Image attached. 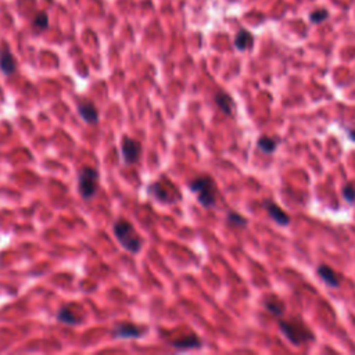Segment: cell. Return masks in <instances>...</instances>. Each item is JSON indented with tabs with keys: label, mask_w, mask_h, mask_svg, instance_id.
Returning <instances> with one entry per match:
<instances>
[{
	"label": "cell",
	"mask_w": 355,
	"mask_h": 355,
	"mask_svg": "<svg viewBox=\"0 0 355 355\" xmlns=\"http://www.w3.org/2000/svg\"><path fill=\"white\" fill-rule=\"evenodd\" d=\"M113 230L115 239L118 240V243L126 251L132 252V254H138L142 250L143 240H142V237L139 236L138 232L135 230V228H133V225L130 224L129 221L122 219V218L118 219V221H115Z\"/></svg>",
	"instance_id": "cell-1"
},
{
	"label": "cell",
	"mask_w": 355,
	"mask_h": 355,
	"mask_svg": "<svg viewBox=\"0 0 355 355\" xmlns=\"http://www.w3.org/2000/svg\"><path fill=\"white\" fill-rule=\"evenodd\" d=\"M189 189L197 194L199 203L204 208H212L217 203V186L211 176L203 175L189 183Z\"/></svg>",
	"instance_id": "cell-2"
},
{
	"label": "cell",
	"mask_w": 355,
	"mask_h": 355,
	"mask_svg": "<svg viewBox=\"0 0 355 355\" xmlns=\"http://www.w3.org/2000/svg\"><path fill=\"white\" fill-rule=\"evenodd\" d=\"M279 328L282 330V333L289 338V341L294 346H300L315 338L312 330L298 319L279 321Z\"/></svg>",
	"instance_id": "cell-3"
},
{
	"label": "cell",
	"mask_w": 355,
	"mask_h": 355,
	"mask_svg": "<svg viewBox=\"0 0 355 355\" xmlns=\"http://www.w3.org/2000/svg\"><path fill=\"white\" fill-rule=\"evenodd\" d=\"M97 185H99V172L95 168L84 167L79 169L78 189L82 199L86 201L92 199L97 191Z\"/></svg>",
	"instance_id": "cell-4"
},
{
	"label": "cell",
	"mask_w": 355,
	"mask_h": 355,
	"mask_svg": "<svg viewBox=\"0 0 355 355\" xmlns=\"http://www.w3.org/2000/svg\"><path fill=\"white\" fill-rule=\"evenodd\" d=\"M122 158L126 165L136 164L142 154V145L132 138H124L122 140Z\"/></svg>",
	"instance_id": "cell-5"
},
{
	"label": "cell",
	"mask_w": 355,
	"mask_h": 355,
	"mask_svg": "<svg viewBox=\"0 0 355 355\" xmlns=\"http://www.w3.org/2000/svg\"><path fill=\"white\" fill-rule=\"evenodd\" d=\"M145 334V330L139 326H135L132 323L124 322V323H118L113 330V336L115 338H121V340H130V338H139Z\"/></svg>",
	"instance_id": "cell-6"
},
{
	"label": "cell",
	"mask_w": 355,
	"mask_h": 355,
	"mask_svg": "<svg viewBox=\"0 0 355 355\" xmlns=\"http://www.w3.org/2000/svg\"><path fill=\"white\" fill-rule=\"evenodd\" d=\"M78 113L81 118L87 124L93 125L99 122V111L96 108V105L89 100H81L78 103Z\"/></svg>",
	"instance_id": "cell-7"
},
{
	"label": "cell",
	"mask_w": 355,
	"mask_h": 355,
	"mask_svg": "<svg viewBox=\"0 0 355 355\" xmlns=\"http://www.w3.org/2000/svg\"><path fill=\"white\" fill-rule=\"evenodd\" d=\"M0 69L4 75H13L17 69V63L7 46H3L0 50Z\"/></svg>",
	"instance_id": "cell-8"
},
{
	"label": "cell",
	"mask_w": 355,
	"mask_h": 355,
	"mask_svg": "<svg viewBox=\"0 0 355 355\" xmlns=\"http://www.w3.org/2000/svg\"><path fill=\"white\" fill-rule=\"evenodd\" d=\"M165 181H160V182L153 183L148 186V194L151 197H154L157 201H175L173 200V196L169 193V189H167L164 186Z\"/></svg>",
	"instance_id": "cell-9"
},
{
	"label": "cell",
	"mask_w": 355,
	"mask_h": 355,
	"mask_svg": "<svg viewBox=\"0 0 355 355\" xmlns=\"http://www.w3.org/2000/svg\"><path fill=\"white\" fill-rule=\"evenodd\" d=\"M265 208H267V212L269 214V217L272 218L276 224H279V225L282 226H287L290 224V217L282 211V208L277 207L275 203L267 201V203H265Z\"/></svg>",
	"instance_id": "cell-10"
},
{
	"label": "cell",
	"mask_w": 355,
	"mask_h": 355,
	"mask_svg": "<svg viewBox=\"0 0 355 355\" xmlns=\"http://www.w3.org/2000/svg\"><path fill=\"white\" fill-rule=\"evenodd\" d=\"M318 275L322 280L330 287H338L341 285V277L333 269L328 265H319L318 267Z\"/></svg>",
	"instance_id": "cell-11"
},
{
	"label": "cell",
	"mask_w": 355,
	"mask_h": 355,
	"mask_svg": "<svg viewBox=\"0 0 355 355\" xmlns=\"http://www.w3.org/2000/svg\"><path fill=\"white\" fill-rule=\"evenodd\" d=\"M201 340H200L196 334H189L186 337L179 338V340H173L171 346L176 350H191V348H200L201 347Z\"/></svg>",
	"instance_id": "cell-12"
},
{
	"label": "cell",
	"mask_w": 355,
	"mask_h": 355,
	"mask_svg": "<svg viewBox=\"0 0 355 355\" xmlns=\"http://www.w3.org/2000/svg\"><path fill=\"white\" fill-rule=\"evenodd\" d=\"M214 100H215V104L219 107V110L222 113H225L226 115H232L233 114L234 103L230 96L226 95L224 92H218L215 97H214Z\"/></svg>",
	"instance_id": "cell-13"
},
{
	"label": "cell",
	"mask_w": 355,
	"mask_h": 355,
	"mask_svg": "<svg viewBox=\"0 0 355 355\" xmlns=\"http://www.w3.org/2000/svg\"><path fill=\"white\" fill-rule=\"evenodd\" d=\"M252 43H254V38H252V35L249 31L242 29L239 34L236 35V39H234L236 49H239V50H247V49L251 47Z\"/></svg>",
	"instance_id": "cell-14"
},
{
	"label": "cell",
	"mask_w": 355,
	"mask_h": 355,
	"mask_svg": "<svg viewBox=\"0 0 355 355\" xmlns=\"http://www.w3.org/2000/svg\"><path fill=\"white\" fill-rule=\"evenodd\" d=\"M57 321L65 325H78L81 323V318L75 316L69 307H63L57 313Z\"/></svg>",
	"instance_id": "cell-15"
},
{
	"label": "cell",
	"mask_w": 355,
	"mask_h": 355,
	"mask_svg": "<svg viewBox=\"0 0 355 355\" xmlns=\"http://www.w3.org/2000/svg\"><path fill=\"white\" fill-rule=\"evenodd\" d=\"M265 308H267L271 313L280 316V315H283V312H285V304L282 303V300H279V298L271 297L268 300H265Z\"/></svg>",
	"instance_id": "cell-16"
},
{
	"label": "cell",
	"mask_w": 355,
	"mask_h": 355,
	"mask_svg": "<svg viewBox=\"0 0 355 355\" xmlns=\"http://www.w3.org/2000/svg\"><path fill=\"white\" fill-rule=\"evenodd\" d=\"M277 147V142L275 139L268 138V136H264L258 140V148L261 151L267 153V154H272Z\"/></svg>",
	"instance_id": "cell-17"
},
{
	"label": "cell",
	"mask_w": 355,
	"mask_h": 355,
	"mask_svg": "<svg viewBox=\"0 0 355 355\" xmlns=\"http://www.w3.org/2000/svg\"><path fill=\"white\" fill-rule=\"evenodd\" d=\"M228 222H229L230 225L237 226V228H244V226L247 225L246 218H243L242 215H239V214L234 212V211H230V212L228 214Z\"/></svg>",
	"instance_id": "cell-18"
},
{
	"label": "cell",
	"mask_w": 355,
	"mask_h": 355,
	"mask_svg": "<svg viewBox=\"0 0 355 355\" xmlns=\"http://www.w3.org/2000/svg\"><path fill=\"white\" fill-rule=\"evenodd\" d=\"M329 17V13H328V10H316V11H313L310 14V21L313 22V24H319L322 21H325L326 18Z\"/></svg>",
	"instance_id": "cell-19"
},
{
	"label": "cell",
	"mask_w": 355,
	"mask_h": 355,
	"mask_svg": "<svg viewBox=\"0 0 355 355\" xmlns=\"http://www.w3.org/2000/svg\"><path fill=\"white\" fill-rule=\"evenodd\" d=\"M35 26L39 28V29H46L47 25H49V20H47V16L44 13H41L35 17Z\"/></svg>",
	"instance_id": "cell-20"
},
{
	"label": "cell",
	"mask_w": 355,
	"mask_h": 355,
	"mask_svg": "<svg viewBox=\"0 0 355 355\" xmlns=\"http://www.w3.org/2000/svg\"><path fill=\"white\" fill-rule=\"evenodd\" d=\"M343 196L348 203H354L355 201V188L353 185H346L343 189Z\"/></svg>",
	"instance_id": "cell-21"
},
{
	"label": "cell",
	"mask_w": 355,
	"mask_h": 355,
	"mask_svg": "<svg viewBox=\"0 0 355 355\" xmlns=\"http://www.w3.org/2000/svg\"><path fill=\"white\" fill-rule=\"evenodd\" d=\"M350 139H351V140H355V129L350 132Z\"/></svg>",
	"instance_id": "cell-22"
}]
</instances>
